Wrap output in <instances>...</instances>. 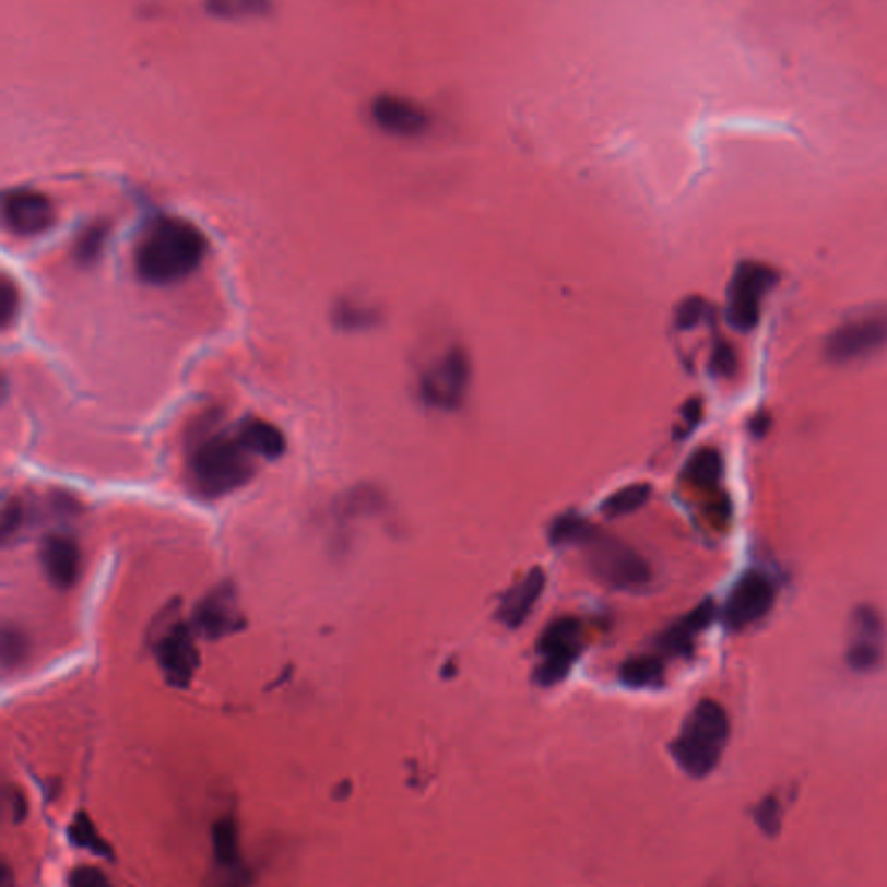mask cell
<instances>
[{
	"mask_svg": "<svg viewBox=\"0 0 887 887\" xmlns=\"http://www.w3.org/2000/svg\"><path fill=\"white\" fill-rule=\"evenodd\" d=\"M205 253V235L194 224L185 218L158 217L135 245V271L150 285H170L189 276Z\"/></svg>",
	"mask_w": 887,
	"mask_h": 887,
	"instance_id": "obj_1",
	"label": "cell"
},
{
	"mask_svg": "<svg viewBox=\"0 0 887 887\" xmlns=\"http://www.w3.org/2000/svg\"><path fill=\"white\" fill-rule=\"evenodd\" d=\"M256 472L253 454L238 437L210 434L194 446L188 461L189 481L205 498H221L244 487Z\"/></svg>",
	"mask_w": 887,
	"mask_h": 887,
	"instance_id": "obj_2",
	"label": "cell"
},
{
	"mask_svg": "<svg viewBox=\"0 0 887 887\" xmlns=\"http://www.w3.org/2000/svg\"><path fill=\"white\" fill-rule=\"evenodd\" d=\"M729 733V714L723 706L715 700H700L674 741V758L688 773L702 777L720 761Z\"/></svg>",
	"mask_w": 887,
	"mask_h": 887,
	"instance_id": "obj_3",
	"label": "cell"
},
{
	"mask_svg": "<svg viewBox=\"0 0 887 887\" xmlns=\"http://www.w3.org/2000/svg\"><path fill=\"white\" fill-rule=\"evenodd\" d=\"M578 548L584 552L591 576L605 587L637 590L652 579V570L640 553L594 525Z\"/></svg>",
	"mask_w": 887,
	"mask_h": 887,
	"instance_id": "obj_4",
	"label": "cell"
},
{
	"mask_svg": "<svg viewBox=\"0 0 887 887\" xmlns=\"http://www.w3.org/2000/svg\"><path fill=\"white\" fill-rule=\"evenodd\" d=\"M887 344V309L865 310L845 319L825 340V357L836 365L863 359Z\"/></svg>",
	"mask_w": 887,
	"mask_h": 887,
	"instance_id": "obj_5",
	"label": "cell"
},
{
	"mask_svg": "<svg viewBox=\"0 0 887 887\" xmlns=\"http://www.w3.org/2000/svg\"><path fill=\"white\" fill-rule=\"evenodd\" d=\"M779 281L771 265L754 260L741 262L733 272L729 286L726 319L738 331H750L761 318V301Z\"/></svg>",
	"mask_w": 887,
	"mask_h": 887,
	"instance_id": "obj_6",
	"label": "cell"
},
{
	"mask_svg": "<svg viewBox=\"0 0 887 887\" xmlns=\"http://www.w3.org/2000/svg\"><path fill=\"white\" fill-rule=\"evenodd\" d=\"M536 649L543 661L534 670V679L541 687H553L567 678L578 661L581 624L576 617H557L541 632Z\"/></svg>",
	"mask_w": 887,
	"mask_h": 887,
	"instance_id": "obj_7",
	"label": "cell"
},
{
	"mask_svg": "<svg viewBox=\"0 0 887 887\" xmlns=\"http://www.w3.org/2000/svg\"><path fill=\"white\" fill-rule=\"evenodd\" d=\"M774 584L761 572H749L738 579L724 605V623L730 629H744L758 623L773 608Z\"/></svg>",
	"mask_w": 887,
	"mask_h": 887,
	"instance_id": "obj_8",
	"label": "cell"
},
{
	"mask_svg": "<svg viewBox=\"0 0 887 887\" xmlns=\"http://www.w3.org/2000/svg\"><path fill=\"white\" fill-rule=\"evenodd\" d=\"M156 659L173 687L186 688L200 664L194 631L186 623L170 624L155 644Z\"/></svg>",
	"mask_w": 887,
	"mask_h": 887,
	"instance_id": "obj_9",
	"label": "cell"
},
{
	"mask_svg": "<svg viewBox=\"0 0 887 887\" xmlns=\"http://www.w3.org/2000/svg\"><path fill=\"white\" fill-rule=\"evenodd\" d=\"M469 359L461 351L449 352L422 378V398L428 406L444 411L457 410L469 386Z\"/></svg>",
	"mask_w": 887,
	"mask_h": 887,
	"instance_id": "obj_10",
	"label": "cell"
},
{
	"mask_svg": "<svg viewBox=\"0 0 887 887\" xmlns=\"http://www.w3.org/2000/svg\"><path fill=\"white\" fill-rule=\"evenodd\" d=\"M2 221L17 236L40 235L56 221L52 201L35 189H9L2 197Z\"/></svg>",
	"mask_w": 887,
	"mask_h": 887,
	"instance_id": "obj_11",
	"label": "cell"
},
{
	"mask_svg": "<svg viewBox=\"0 0 887 887\" xmlns=\"http://www.w3.org/2000/svg\"><path fill=\"white\" fill-rule=\"evenodd\" d=\"M212 887H248L250 874L245 865L239 832L233 818H221L212 827Z\"/></svg>",
	"mask_w": 887,
	"mask_h": 887,
	"instance_id": "obj_12",
	"label": "cell"
},
{
	"mask_svg": "<svg viewBox=\"0 0 887 887\" xmlns=\"http://www.w3.org/2000/svg\"><path fill=\"white\" fill-rule=\"evenodd\" d=\"M244 626L235 590L217 588L194 611V629L205 638H224Z\"/></svg>",
	"mask_w": 887,
	"mask_h": 887,
	"instance_id": "obj_13",
	"label": "cell"
},
{
	"mask_svg": "<svg viewBox=\"0 0 887 887\" xmlns=\"http://www.w3.org/2000/svg\"><path fill=\"white\" fill-rule=\"evenodd\" d=\"M884 624L877 611L860 607L853 616V640L845 653L854 671L868 673L883 661Z\"/></svg>",
	"mask_w": 887,
	"mask_h": 887,
	"instance_id": "obj_14",
	"label": "cell"
},
{
	"mask_svg": "<svg viewBox=\"0 0 887 887\" xmlns=\"http://www.w3.org/2000/svg\"><path fill=\"white\" fill-rule=\"evenodd\" d=\"M43 569L56 588L68 590L75 584L82 569L79 543L67 534H49L40 548Z\"/></svg>",
	"mask_w": 887,
	"mask_h": 887,
	"instance_id": "obj_15",
	"label": "cell"
},
{
	"mask_svg": "<svg viewBox=\"0 0 887 887\" xmlns=\"http://www.w3.org/2000/svg\"><path fill=\"white\" fill-rule=\"evenodd\" d=\"M371 115L378 127L395 135L422 134L430 123L422 106L392 94H383L372 100Z\"/></svg>",
	"mask_w": 887,
	"mask_h": 887,
	"instance_id": "obj_16",
	"label": "cell"
},
{
	"mask_svg": "<svg viewBox=\"0 0 887 887\" xmlns=\"http://www.w3.org/2000/svg\"><path fill=\"white\" fill-rule=\"evenodd\" d=\"M544 587H546V573L541 567H534L529 570L516 587L505 593L501 602H499L496 617L499 623L505 624L508 628L516 629L522 626L531 612L536 607L537 600L543 594Z\"/></svg>",
	"mask_w": 887,
	"mask_h": 887,
	"instance_id": "obj_17",
	"label": "cell"
},
{
	"mask_svg": "<svg viewBox=\"0 0 887 887\" xmlns=\"http://www.w3.org/2000/svg\"><path fill=\"white\" fill-rule=\"evenodd\" d=\"M715 617V605L712 600H706L700 603L694 611L688 612L687 616L671 624L670 628L662 632L659 638L661 649L665 652L673 653V655H690L694 650L695 638L699 637L703 629L711 626Z\"/></svg>",
	"mask_w": 887,
	"mask_h": 887,
	"instance_id": "obj_18",
	"label": "cell"
},
{
	"mask_svg": "<svg viewBox=\"0 0 887 887\" xmlns=\"http://www.w3.org/2000/svg\"><path fill=\"white\" fill-rule=\"evenodd\" d=\"M236 437L253 457L276 460L286 449L285 436L280 428L264 419H245L236 430Z\"/></svg>",
	"mask_w": 887,
	"mask_h": 887,
	"instance_id": "obj_19",
	"label": "cell"
},
{
	"mask_svg": "<svg viewBox=\"0 0 887 887\" xmlns=\"http://www.w3.org/2000/svg\"><path fill=\"white\" fill-rule=\"evenodd\" d=\"M650 496H652V486L650 484H643V482L631 484V486L623 487L617 493L611 494L602 502V513L607 519H619V517L629 516V513H635V511L643 508Z\"/></svg>",
	"mask_w": 887,
	"mask_h": 887,
	"instance_id": "obj_20",
	"label": "cell"
},
{
	"mask_svg": "<svg viewBox=\"0 0 887 887\" xmlns=\"http://www.w3.org/2000/svg\"><path fill=\"white\" fill-rule=\"evenodd\" d=\"M664 678V665L658 658H632L624 662L619 679L632 688L659 687Z\"/></svg>",
	"mask_w": 887,
	"mask_h": 887,
	"instance_id": "obj_21",
	"label": "cell"
},
{
	"mask_svg": "<svg viewBox=\"0 0 887 887\" xmlns=\"http://www.w3.org/2000/svg\"><path fill=\"white\" fill-rule=\"evenodd\" d=\"M687 478L699 486L711 487L720 482L723 473V460L715 449L703 448L695 451L685 466Z\"/></svg>",
	"mask_w": 887,
	"mask_h": 887,
	"instance_id": "obj_22",
	"label": "cell"
},
{
	"mask_svg": "<svg viewBox=\"0 0 887 887\" xmlns=\"http://www.w3.org/2000/svg\"><path fill=\"white\" fill-rule=\"evenodd\" d=\"M68 838L82 850L91 851V853L103 856V859H114L111 845L100 838L93 820L85 813H79L72 825L68 827Z\"/></svg>",
	"mask_w": 887,
	"mask_h": 887,
	"instance_id": "obj_23",
	"label": "cell"
},
{
	"mask_svg": "<svg viewBox=\"0 0 887 887\" xmlns=\"http://www.w3.org/2000/svg\"><path fill=\"white\" fill-rule=\"evenodd\" d=\"M591 528L593 523L582 519L578 513H564L549 525V541L555 546H579Z\"/></svg>",
	"mask_w": 887,
	"mask_h": 887,
	"instance_id": "obj_24",
	"label": "cell"
},
{
	"mask_svg": "<svg viewBox=\"0 0 887 887\" xmlns=\"http://www.w3.org/2000/svg\"><path fill=\"white\" fill-rule=\"evenodd\" d=\"M108 224L97 222L80 235L75 245V257L80 264H93L105 247L106 236H108Z\"/></svg>",
	"mask_w": 887,
	"mask_h": 887,
	"instance_id": "obj_25",
	"label": "cell"
},
{
	"mask_svg": "<svg viewBox=\"0 0 887 887\" xmlns=\"http://www.w3.org/2000/svg\"><path fill=\"white\" fill-rule=\"evenodd\" d=\"M28 653V638L25 632L5 626L2 631V665L5 670H14L22 664Z\"/></svg>",
	"mask_w": 887,
	"mask_h": 887,
	"instance_id": "obj_26",
	"label": "cell"
},
{
	"mask_svg": "<svg viewBox=\"0 0 887 887\" xmlns=\"http://www.w3.org/2000/svg\"><path fill=\"white\" fill-rule=\"evenodd\" d=\"M17 307H20V294H17L14 281L8 276L0 281V322L8 328L9 322L16 318Z\"/></svg>",
	"mask_w": 887,
	"mask_h": 887,
	"instance_id": "obj_27",
	"label": "cell"
},
{
	"mask_svg": "<svg viewBox=\"0 0 887 887\" xmlns=\"http://www.w3.org/2000/svg\"><path fill=\"white\" fill-rule=\"evenodd\" d=\"M706 310H708V304L703 298L688 297L676 310V324L683 330H690L702 321Z\"/></svg>",
	"mask_w": 887,
	"mask_h": 887,
	"instance_id": "obj_28",
	"label": "cell"
},
{
	"mask_svg": "<svg viewBox=\"0 0 887 887\" xmlns=\"http://www.w3.org/2000/svg\"><path fill=\"white\" fill-rule=\"evenodd\" d=\"M737 369V356L729 342H718L711 356V371L718 377H732Z\"/></svg>",
	"mask_w": 887,
	"mask_h": 887,
	"instance_id": "obj_29",
	"label": "cell"
},
{
	"mask_svg": "<svg viewBox=\"0 0 887 887\" xmlns=\"http://www.w3.org/2000/svg\"><path fill=\"white\" fill-rule=\"evenodd\" d=\"M756 816V821H758L759 827L765 830L766 833H770L773 836L780 827V803L779 800H774L773 795L770 797H766L761 804H759L758 809L754 813Z\"/></svg>",
	"mask_w": 887,
	"mask_h": 887,
	"instance_id": "obj_30",
	"label": "cell"
},
{
	"mask_svg": "<svg viewBox=\"0 0 887 887\" xmlns=\"http://www.w3.org/2000/svg\"><path fill=\"white\" fill-rule=\"evenodd\" d=\"M68 887H114L96 866H79L68 877Z\"/></svg>",
	"mask_w": 887,
	"mask_h": 887,
	"instance_id": "obj_31",
	"label": "cell"
},
{
	"mask_svg": "<svg viewBox=\"0 0 887 887\" xmlns=\"http://www.w3.org/2000/svg\"><path fill=\"white\" fill-rule=\"evenodd\" d=\"M25 522V510L20 501L8 502L2 511V534L4 537L13 536Z\"/></svg>",
	"mask_w": 887,
	"mask_h": 887,
	"instance_id": "obj_32",
	"label": "cell"
},
{
	"mask_svg": "<svg viewBox=\"0 0 887 887\" xmlns=\"http://www.w3.org/2000/svg\"><path fill=\"white\" fill-rule=\"evenodd\" d=\"M210 11L212 13L217 14V16H233L236 17L241 16V14H250L251 11H264V4H260V2H244V0H239V2H215V4H210Z\"/></svg>",
	"mask_w": 887,
	"mask_h": 887,
	"instance_id": "obj_33",
	"label": "cell"
},
{
	"mask_svg": "<svg viewBox=\"0 0 887 887\" xmlns=\"http://www.w3.org/2000/svg\"><path fill=\"white\" fill-rule=\"evenodd\" d=\"M700 416H702V401H700V399H690V401L685 404V407H683V418L687 422L688 431L697 427V423L700 422Z\"/></svg>",
	"mask_w": 887,
	"mask_h": 887,
	"instance_id": "obj_34",
	"label": "cell"
},
{
	"mask_svg": "<svg viewBox=\"0 0 887 887\" xmlns=\"http://www.w3.org/2000/svg\"><path fill=\"white\" fill-rule=\"evenodd\" d=\"M770 423H771L770 416L765 415V413H761V415L756 416V418L753 419V423H750V428H753V431L754 434H756V436H765L766 430L770 428Z\"/></svg>",
	"mask_w": 887,
	"mask_h": 887,
	"instance_id": "obj_35",
	"label": "cell"
}]
</instances>
